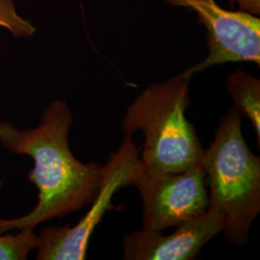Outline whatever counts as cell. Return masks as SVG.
Segmentation results:
<instances>
[{
  "instance_id": "1",
  "label": "cell",
  "mask_w": 260,
  "mask_h": 260,
  "mask_svg": "<svg viewBox=\"0 0 260 260\" xmlns=\"http://www.w3.org/2000/svg\"><path fill=\"white\" fill-rule=\"evenodd\" d=\"M73 112L65 101L57 100L43 111L36 127L21 130L8 121L0 122V146L34 160L27 179L38 189V203L19 218L0 219V234L24 229L81 209L93 202L103 179V166L78 161L69 146Z\"/></svg>"
},
{
  "instance_id": "2",
  "label": "cell",
  "mask_w": 260,
  "mask_h": 260,
  "mask_svg": "<svg viewBox=\"0 0 260 260\" xmlns=\"http://www.w3.org/2000/svg\"><path fill=\"white\" fill-rule=\"evenodd\" d=\"M190 79L182 74L146 87L130 103L121 121L124 137L140 130V159L152 171L181 173L201 164L205 149L186 110Z\"/></svg>"
},
{
  "instance_id": "3",
  "label": "cell",
  "mask_w": 260,
  "mask_h": 260,
  "mask_svg": "<svg viewBox=\"0 0 260 260\" xmlns=\"http://www.w3.org/2000/svg\"><path fill=\"white\" fill-rule=\"evenodd\" d=\"M201 164L210 187L208 207L222 215L225 239L246 246L260 213V158L244 139L241 117L234 107L222 118Z\"/></svg>"
},
{
  "instance_id": "4",
  "label": "cell",
  "mask_w": 260,
  "mask_h": 260,
  "mask_svg": "<svg viewBox=\"0 0 260 260\" xmlns=\"http://www.w3.org/2000/svg\"><path fill=\"white\" fill-rule=\"evenodd\" d=\"M141 168L139 149L132 137H124L120 149L103 165L102 184L89 211L75 225L44 228L37 235L36 259H85L95 226L106 211L116 209L113 197L121 188L132 186Z\"/></svg>"
},
{
  "instance_id": "5",
  "label": "cell",
  "mask_w": 260,
  "mask_h": 260,
  "mask_svg": "<svg viewBox=\"0 0 260 260\" xmlns=\"http://www.w3.org/2000/svg\"><path fill=\"white\" fill-rule=\"evenodd\" d=\"M205 183L202 164L181 173L152 171L142 164L132 184L143 201L142 230L162 232L204 213L208 208Z\"/></svg>"
},
{
  "instance_id": "6",
  "label": "cell",
  "mask_w": 260,
  "mask_h": 260,
  "mask_svg": "<svg viewBox=\"0 0 260 260\" xmlns=\"http://www.w3.org/2000/svg\"><path fill=\"white\" fill-rule=\"evenodd\" d=\"M195 12L206 29L208 54L181 74L187 78L216 65L252 62L260 65V19L246 12L228 11L216 0H163Z\"/></svg>"
},
{
  "instance_id": "7",
  "label": "cell",
  "mask_w": 260,
  "mask_h": 260,
  "mask_svg": "<svg viewBox=\"0 0 260 260\" xmlns=\"http://www.w3.org/2000/svg\"><path fill=\"white\" fill-rule=\"evenodd\" d=\"M223 229L222 215L208 207L204 213L178 224L170 235L145 230L126 234L122 240L123 259H194Z\"/></svg>"
},
{
  "instance_id": "8",
  "label": "cell",
  "mask_w": 260,
  "mask_h": 260,
  "mask_svg": "<svg viewBox=\"0 0 260 260\" xmlns=\"http://www.w3.org/2000/svg\"><path fill=\"white\" fill-rule=\"evenodd\" d=\"M228 93L240 117L250 120L260 143V80L238 70L226 76Z\"/></svg>"
},
{
  "instance_id": "9",
  "label": "cell",
  "mask_w": 260,
  "mask_h": 260,
  "mask_svg": "<svg viewBox=\"0 0 260 260\" xmlns=\"http://www.w3.org/2000/svg\"><path fill=\"white\" fill-rule=\"evenodd\" d=\"M37 244V234L31 229L0 234V260L27 259L29 253L36 250Z\"/></svg>"
},
{
  "instance_id": "10",
  "label": "cell",
  "mask_w": 260,
  "mask_h": 260,
  "mask_svg": "<svg viewBox=\"0 0 260 260\" xmlns=\"http://www.w3.org/2000/svg\"><path fill=\"white\" fill-rule=\"evenodd\" d=\"M0 26L8 29L15 38H29L36 32L33 23L19 16L14 0H0Z\"/></svg>"
},
{
  "instance_id": "11",
  "label": "cell",
  "mask_w": 260,
  "mask_h": 260,
  "mask_svg": "<svg viewBox=\"0 0 260 260\" xmlns=\"http://www.w3.org/2000/svg\"><path fill=\"white\" fill-rule=\"evenodd\" d=\"M232 5L238 4L239 10L253 16L260 15V0H229Z\"/></svg>"
},
{
  "instance_id": "12",
  "label": "cell",
  "mask_w": 260,
  "mask_h": 260,
  "mask_svg": "<svg viewBox=\"0 0 260 260\" xmlns=\"http://www.w3.org/2000/svg\"><path fill=\"white\" fill-rule=\"evenodd\" d=\"M2 185H3V181H2V180H1V179H0V188H1V187H2Z\"/></svg>"
}]
</instances>
